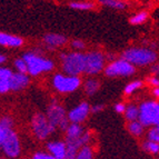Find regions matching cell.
<instances>
[{
  "mask_svg": "<svg viewBox=\"0 0 159 159\" xmlns=\"http://www.w3.org/2000/svg\"><path fill=\"white\" fill-rule=\"evenodd\" d=\"M121 58L135 67H147L155 65V62L158 60V53L156 49L151 47L134 46L122 51Z\"/></svg>",
  "mask_w": 159,
  "mask_h": 159,
  "instance_id": "1",
  "label": "cell"
},
{
  "mask_svg": "<svg viewBox=\"0 0 159 159\" xmlns=\"http://www.w3.org/2000/svg\"><path fill=\"white\" fill-rule=\"evenodd\" d=\"M60 66L62 72L70 76L80 77L85 74L86 68V53L81 51H71V52H61L59 55Z\"/></svg>",
  "mask_w": 159,
  "mask_h": 159,
  "instance_id": "2",
  "label": "cell"
},
{
  "mask_svg": "<svg viewBox=\"0 0 159 159\" xmlns=\"http://www.w3.org/2000/svg\"><path fill=\"white\" fill-rule=\"evenodd\" d=\"M22 58L28 66V75L30 77H38L41 74L50 72L55 68V62L47 57L41 56L36 51H27Z\"/></svg>",
  "mask_w": 159,
  "mask_h": 159,
  "instance_id": "3",
  "label": "cell"
},
{
  "mask_svg": "<svg viewBox=\"0 0 159 159\" xmlns=\"http://www.w3.org/2000/svg\"><path fill=\"white\" fill-rule=\"evenodd\" d=\"M139 121L145 127L159 126V100L148 99L139 103Z\"/></svg>",
  "mask_w": 159,
  "mask_h": 159,
  "instance_id": "4",
  "label": "cell"
},
{
  "mask_svg": "<svg viewBox=\"0 0 159 159\" xmlns=\"http://www.w3.org/2000/svg\"><path fill=\"white\" fill-rule=\"evenodd\" d=\"M51 85L53 89L59 93H71L78 90L82 85L81 78L77 76H70L64 72H59L52 76Z\"/></svg>",
  "mask_w": 159,
  "mask_h": 159,
  "instance_id": "5",
  "label": "cell"
},
{
  "mask_svg": "<svg viewBox=\"0 0 159 159\" xmlns=\"http://www.w3.org/2000/svg\"><path fill=\"white\" fill-rule=\"evenodd\" d=\"M30 126H31L32 134L39 140H46L57 129L49 122L46 114H43V112L34 114V116L31 117Z\"/></svg>",
  "mask_w": 159,
  "mask_h": 159,
  "instance_id": "6",
  "label": "cell"
},
{
  "mask_svg": "<svg viewBox=\"0 0 159 159\" xmlns=\"http://www.w3.org/2000/svg\"><path fill=\"white\" fill-rule=\"evenodd\" d=\"M103 74L106 77L109 78L130 77V76L136 74V67L120 57L118 59L109 61V64L105 67Z\"/></svg>",
  "mask_w": 159,
  "mask_h": 159,
  "instance_id": "7",
  "label": "cell"
},
{
  "mask_svg": "<svg viewBox=\"0 0 159 159\" xmlns=\"http://www.w3.org/2000/svg\"><path fill=\"white\" fill-rule=\"evenodd\" d=\"M107 57L105 53L100 50H90L86 53V68L85 74L87 76H97L100 72H103L105 67H106Z\"/></svg>",
  "mask_w": 159,
  "mask_h": 159,
  "instance_id": "8",
  "label": "cell"
},
{
  "mask_svg": "<svg viewBox=\"0 0 159 159\" xmlns=\"http://www.w3.org/2000/svg\"><path fill=\"white\" fill-rule=\"evenodd\" d=\"M1 150L8 158H17L21 152V143L18 134L15 130H9L1 146Z\"/></svg>",
  "mask_w": 159,
  "mask_h": 159,
  "instance_id": "9",
  "label": "cell"
},
{
  "mask_svg": "<svg viewBox=\"0 0 159 159\" xmlns=\"http://www.w3.org/2000/svg\"><path fill=\"white\" fill-rule=\"evenodd\" d=\"M46 116L53 127L58 128L60 122L67 118V111L65 107L57 99H52L47 108Z\"/></svg>",
  "mask_w": 159,
  "mask_h": 159,
  "instance_id": "10",
  "label": "cell"
},
{
  "mask_svg": "<svg viewBox=\"0 0 159 159\" xmlns=\"http://www.w3.org/2000/svg\"><path fill=\"white\" fill-rule=\"evenodd\" d=\"M91 112V106L87 101H81L67 112V118L71 124H82Z\"/></svg>",
  "mask_w": 159,
  "mask_h": 159,
  "instance_id": "11",
  "label": "cell"
},
{
  "mask_svg": "<svg viewBox=\"0 0 159 159\" xmlns=\"http://www.w3.org/2000/svg\"><path fill=\"white\" fill-rule=\"evenodd\" d=\"M43 43H45L46 48L49 50H55L58 48L64 47L68 43V38L62 34H57V32H49L46 34L43 38Z\"/></svg>",
  "mask_w": 159,
  "mask_h": 159,
  "instance_id": "12",
  "label": "cell"
},
{
  "mask_svg": "<svg viewBox=\"0 0 159 159\" xmlns=\"http://www.w3.org/2000/svg\"><path fill=\"white\" fill-rule=\"evenodd\" d=\"M11 91H20L26 89L30 84V76L28 74L13 72L12 77L9 79Z\"/></svg>",
  "mask_w": 159,
  "mask_h": 159,
  "instance_id": "13",
  "label": "cell"
},
{
  "mask_svg": "<svg viewBox=\"0 0 159 159\" xmlns=\"http://www.w3.org/2000/svg\"><path fill=\"white\" fill-rule=\"evenodd\" d=\"M24 38L8 32L0 31V46L6 48H20L24 46Z\"/></svg>",
  "mask_w": 159,
  "mask_h": 159,
  "instance_id": "14",
  "label": "cell"
},
{
  "mask_svg": "<svg viewBox=\"0 0 159 159\" xmlns=\"http://www.w3.org/2000/svg\"><path fill=\"white\" fill-rule=\"evenodd\" d=\"M48 152L56 159H65L67 152V143L62 140H53L47 143Z\"/></svg>",
  "mask_w": 159,
  "mask_h": 159,
  "instance_id": "15",
  "label": "cell"
},
{
  "mask_svg": "<svg viewBox=\"0 0 159 159\" xmlns=\"http://www.w3.org/2000/svg\"><path fill=\"white\" fill-rule=\"evenodd\" d=\"M82 88H84V91L87 96L91 97V96L96 95L97 91L99 90L100 88V81H99L97 78H88L85 80V82L82 84Z\"/></svg>",
  "mask_w": 159,
  "mask_h": 159,
  "instance_id": "16",
  "label": "cell"
},
{
  "mask_svg": "<svg viewBox=\"0 0 159 159\" xmlns=\"http://www.w3.org/2000/svg\"><path fill=\"white\" fill-rule=\"evenodd\" d=\"M65 133H66V140H71V139H78L81 137L85 133V129L81 124H71L70 122V125Z\"/></svg>",
  "mask_w": 159,
  "mask_h": 159,
  "instance_id": "17",
  "label": "cell"
},
{
  "mask_svg": "<svg viewBox=\"0 0 159 159\" xmlns=\"http://www.w3.org/2000/svg\"><path fill=\"white\" fill-rule=\"evenodd\" d=\"M69 8H71L72 10H78V11H90L96 8V3L93 1H84V0H74L68 3Z\"/></svg>",
  "mask_w": 159,
  "mask_h": 159,
  "instance_id": "18",
  "label": "cell"
},
{
  "mask_svg": "<svg viewBox=\"0 0 159 159\" xmlns=\"http://www.w3.org/2000/svg\"><path fill=\"white\" fill-rule=\"evenodd\" d=\"M124 115H125V118L128 122L138 120L139 119V105L135 102L128 103Z\"/></svg>",
  "mask_w": 159,
  "mask_h": 159,
  "instance_id": "19",
  "label": "cell"
},
{
  "mask_svg": "<svg viewBox=\"0 0 159 159\" xmlns=\"http://www.w3.org/2000/svg\"><path fill=\"white\" fill-rule=\"evenodd\" d=\"M127 129H128V133L131 136H134V137H141L145 134L146 127L139 120H135V121L128 122Z\"/></svg>",
  "mask_w": 159,
  "mask_h": 159,
  "instance_id": "20",
  "label": "cell"
},
{
  "mask_svg": "<svg viewBox=\"0 0 159 159\" xmlns=\"http://www.w3.org/2000/svg\"><path fill=\"white\" fill-rule=\"evenodd\" d=\"M97 2L100 6L114 9V10H125L127 8V3L121 0H97Z\"/></svg>",
  "mask_w": 159,
  "mask_h": 159,
  "instance_id": "21",
  "label": "cell"
},
{
  "mask_svg": "<svg viewBox=\"0 0 159 159\" xmlns=\"http://www.w3.org/2000/svg\"><path fill=\"white\" fill-rule=\"evenodd\" d=\"M149 18V13L145 10H141V11H138V12L134 13L133 16L130 17L129 19V22L133 26H140V25L145 24V22L148 20Z\"/></svg>",
  "mask_w": 159,
  "mask_h": 159,
  "instance_id": "22",
  "label": "cell"
},
{
  "mask_svg": "<svg viewBox=\"0 0 159 159\" xmlns=\"http://www.w3.org/2000/svg\"><path fill=\"white\" fill-rule=\"evenodd\" d=\"M143 87V81L141 80H133L129 84H127L124 89V93L126 96H131L135 93H137L138 90H140L141 88Z\"/></svg>",
  "mask_w": 159,
  "mask_h": 159,
  "instance_id": "23",
  "label": "cell"
},
{
  "mask_svg": "<svg viewBox=\"0 0 159 159\" xmlns=\"http://www.w3.org/2000/svg\"><path fill=\"white\" fill-rule=\"evenodd\" d=\"M143 151H146L147 154L150 155H159V143L156 141H151V140H145L141 145Z\"/></svg>",
  "mask_w": 159,
  "mask_h": 159,
  "instance_id": "24",
  "label": "cell"
},
{
  "mask_svg": "<svg viewBox=\"0 0 159 159\" xmlns=\"http://www.w3.org/2000/svg\"><path fill=\"white\" fill-rule=\"evenodd\" d=\"M76 159H93V151L89 145H86V146L81 147V148L78 150L77 158Z\"/></svg>",
  "mask_w": 159,
  "mask_h": 159,
  "instance_id": "25",
  "label": "cell"
},
{
  "mask_svg": "<svg viewBox=\"0 0 159 159\" xmlns=\"http://www.w3.org/2000/svg\"><path fill=\"white\" fill-rule=\"evenodd\" d=\"M13 66L16 68L17 72H21V74H28V66H27L26 61L24 58H17L13 61Z\"/></svg>",
  "mask_w": 159,
  "mask_h": 159,
  "instance_id": "26",
  "label": "cell"
},
{
  "mask_svg": "<svg viewBox=\"0 0 159 159\" xmlns=\"http://www.w3.org/2000/svg\"><path fill=\"white\" fill-rule=\"evenodd\" d=\"M0 126L3 128L5 130L9 131V130H12L13 127V120L10 116H3L0 118Z\"/></svg>",
  "mask_w": 159,
  "mask_h": 159,
  "instance_id": "27",
  "label": "cell"
},
{
  "mask_svg": "<svg viewBox=\"0 0 159 159\" xmlns=\"http://www.w3.org/2000/svg\"><path fill=\"white\" fill-rule=\"evenodd\" d=\"M147 139L151 141H156L159 143V126L152 127L148 130L147 133Z\"/></svg>",
  "mask_w": 159,
  "mask_h": 159,
  "instance_id": "28",
  "label": "cell"
},
{
  "mask_svg": "<svg viewBox=\"0 0 159 159\" xmlns=\"http://www.w3.org/2000/svg\"><path fill=\"white\" fill-rule=\"evenodd\" d=\"M70 46L75 49V51H82L86 48V43L81 39H74L70 41Z\"/></svg>",
  "mask_w": 159,
  "mask_h": 159,
  "instance_id": "29",
  "label": "cell"
},
{
  "mask_svg": "<svg viewBox=\"0 0 159 159\" xmlns=\"http://www.w3.org/2000/svg\"><path fill=\"white\" fill-rule=\"evenodd\" d=\"M12 70L8 67H3L0 66V79H5V80H9L12 77Z\"/></svg>",
  "mask_w": 159,
  "mask_h": 159,
  "instance_id": "30",
  "label": "cell"
},
{
  "mask_svg": "<svg viewBox=\"0 0 159 159\" xmlns=\"http://www.w3.org/2000/svg\"><path fill=\"white\" fill-rule=\"evenodd\" d=\"M78 150L79 149L75 148V147L67 146V152H66V156H65V159H76L77 158Z\"/></svg>",
  "mask_w": 159,
  "mask_h": 159,
  "instance_id": "31",
  "label": "cell"
},
{
  "mask_svg": "<svg viewBox=\"0 0 159 159\" xmlns=\"http://www.w3.org/2000/svg\"><path fill=\"white\" fill-rule=\"evenodd\" d=\"M8 91H11L9 80L0 79V93H7Z\"/></svg>",
  "mask_w": 159,
  "mask_h": 159,
  "instance_id": "32",
  "label": "cell"
},
{
  "mask_svg": "<svg viewBox=\"0 0 159 159\" xmlns=\"http://www.w3.org/2000/svg\"><path fill=\"white\" fill-rule=\"evenodd\" d=\"M31 159H56L53 156H51L49 152H43V151H38L32 155Z\"/></svg>",
  "mask_w": 159,
  "mask_h": 159,
  "instance_id": "33",
  "label": "cell"
},
{
  "mask_svg": "<svg viewBox=\"0 0 159 159\" xmlns=\"http://www.w3.org/2000/svg\"><path fill=\"white\" fill-rule=\"evenodd\" d=\"M146 80L151 87H154V88L159 87V77L158 76H156V75H151V76L147 77Z\"/></svg>",
  "mask_w": 159,
  "mask_h": 159,
  "instance_id": "34",
  "label": "cell"
},
{
  "mask_svg": "<svg viewBox=\"0 0 159 159\" xmlns=\"http://www.w3.org/2000/svg\"><path fill=\"white\" fill-rule=\"evenodd\" d=\"M126 107H127V105H126L125 102H122V101H119V102L115 103L114 109H115V111H116L117 114H125Z\"/></svg>",
  "mask_w": 159,
  "mask_h": 159,
  "instance_id": "35",
  "label": "cell"
},
{
  "mask_svg": "<svg viewBox=\"0 0 159 159\" xmlns=\"http://www.w3.org/2000/svg\"><path fill=\"white\" fill-rule=\"evenodd\" d=\"M103 109H105V105H102V103L93 105V106H91V114H98V112L102 111Z\"/></svg>",
  "mask_w": 159,
  "mask_h": 159,
  "instance_id": "36",
  "label": "cell"
},
{
  "mask_svg": "<svg viewBox=\"0 0 159 159\" xmlns=\"http://www.w3.org/2000/svg\"><path fill=\"white\" fill-rule=\"evenodd\" d=\"M69 125H70V121L68 120V118H66V119L62 120V121L60 122V125L58 126V128L60 130H62V131H66L67 128L69 127Z\"/></svg>",
  "mask_w": 159,
  "mask_h": 159,
  "instance_id": "37",
  "label": "cell"
},
{
  "mask_svg": "<svg viewBox=\"0 0 159 159\" xmlns=\"http://www.w3.org/2000/svg\"><path fill=\"white\" fill-rule=\"evenodd\" d=\"M7 134H8V131L5 130L1 126H0V149H1V146H2V143H3V140H5Z\"/></svg>",
  "mask_w": 159,
  "mask_h": 159,
  "instance_id": "38",
  "label": "cell"
},
{
  "mask_svg": "<svg viewBox=\"0 0 159 159\" xmlns=\"http://www.w3.org/2000/svg\"><path fill=\"white\" fill-rule=\"evenodd\" d=\"M151 72H152V75H159V62L157 65H152L151 66Z\"/></svg>",
  "mask_w": 159,
  "mask_h": 159,
  "instance_id": "39",
  "label": "cell"
},
{
  "mask_svg": "<svg viewBox=\"0 0 159 159\" xmlns=\"http://www.w3.org/2000/svg\"><path fill=\"white\" fill-rule=\"evenodd\" d=\"M151 93H152V96H154L157 100H159V87L154 88V89H152V91H151Z\"/></svg>",
  "mask_w": 159,
  "mask_h": 159,
  "instance_id": "40",
  "label": "cell"
},
{
  "mask_svg": "<svg viewBox=\"0 0 159 159\" xmlns=\"http://www.w3.org/2000/svg\"><path fill=\"white\" fill-rule=\"evenodd\" d=\"M6 61H7V57L3 55V53L0 52V66H2L3 64H5Z\"/></svg>",
  "mask_w": 159,
  "mask_h": 159,
  "instance_id": "41",
  "label": "cell"
},
{
  "mask_svg": "<svg viewBox=\"0 0 159 159\" xmlns=\"http://www.w3.org/2000/svg\"><path fill=\"white\" fill-rule=\"evenodd\" d=\"M157 49L159 50V39H158V43H157Z\"/></svg>",
  "mask_w": 159,
  "mask_h": 159,
  "instance_id": "42",
  "label": "cell"
},
{
  "mask_svg": "<svg viewBox=\"0 0 159 159\" xmlns=\"http://www.w3.org/2000/svg\"><path fill=\"white\" fill-rule=\"evenodd\" d=\"M156 1H159V0H156Z\"/></svg>",
  "mask_w": 159,
  "mask_h": 159,
  "instance_id": "43",
  "label": "cell"
}]
</instances>
